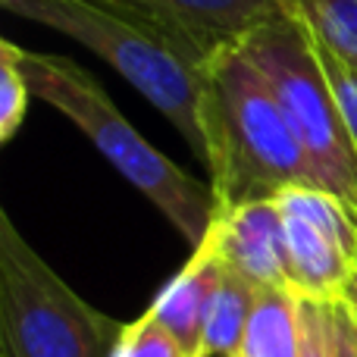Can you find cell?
Returning <instances> with one entry per match:
<instances>
[{
	"instance_id": "cell-1",
	"label": "cell",
	"mask_w": 357,
	"mask_h": 357,
	"mask_svg": "<svg viewBox=\"0 0 357 357\" xmlns=\"http://www.w3.org/2000/svg\"><path fill=\"white\" fill-rule=\"evenodd\" d=\"M197 123L220 210L314 185L276 94L241 44L197 69Z\"/></svg>"
},
{
	"instance_id": "cell-2",
	"label": "cell",
	"mask_w": 357,
	"mask_h": 357,
	"mask_svg": "<svg viewBox=\"0 0 357 357\" xmlns=\"http://www.w3.org/2000/svg\"><path fill=\"white\" fill-rule=\"evenodd\" d=\"M22 69L35 98L63 113L138 195L167 216L191 251H197L220 213L213 188L197 182L151 142H144L135 126L119 113L107 88L75 60L22 50Z\"/></svg>"
},
{
	"instance_id": "cell-3",
	"label": "cell",
	"mask_w": 357,
	"mask_h": 357,
	"mask_svg": "<svg viewBox=\"0 0 357 357\" xmlns=\"http://www.w3.org/2000/svg\"><path fill=\"white\" fill-rule=\"evenodd\" d=\"M6 13L47 25L110 63L144 100L185 138L204 163V135L197 123V69L160 35L107 0H0Z\"/></svg>"
},
{
	"instance_id": "cell-4",
	"label": "cell",
	"mask_w": 357,
	"mask_h": 357,
	"mask_svg": "<svg viewBox=\"0 0 357 357\" xmlns=\"http://www.w3.org/2000/svg\"><path fill=\"white\" fill-rule=\"evenodd\" d=\"M241 47L276 94L307 157L314 185L342 197L357 213V144L323 73L317 38L304 16L291 6V13L260 25Z\"/></svg>"
},
{
	"instance_id": "cell-5",
	"label": "cell",
	"mask_w": 357,
	"mask_h": 357,
	"mask_svg": "<svg viewBox=\"0 0 357 357\" xmlns=\"http://www.w3.org/2000/svg\"><path fill=\"white\" fill-rule=\"evenodd\" d=\"M119 335L0 210V357H113Z\"/></svg>"
},
{
	"instance_id": "cell-6",
	"label": "cell",
	"mask_w": 357,
	"mask_h": 357,
	"mask_svg": "<svg viewBox=\"0 0 357 357\" xmlns=\"http://www.w3.org/2000/svg\"><path fill=\"white\" fill-rule=\"evenodd\" d=\"M285 220L289 276L298 298H345L357 251V213L317 185H295L276 197Z\"/></svg>"
},
{
	"instance_id": "cell-7",
	"label": "cell",
	"mask_w": 357,
	"mask_h": 357,
	"mask_svg": "<svg viewBox=\"0 0 357 357\" xmlns=\"http://www.w3.org/2000/svg\"><path fill=\"white\" fill-rule=\"evenodd\" d=\"M129 13L195 69L245 44L260 25L291 13L285 0H107Z\"/></svg>"
},
{
	"instance_id": "cell-8",
	"label": "cell",
	"mask_w": 357,
	"mask_h": 357,
	"mask_svg": "<svg viewBox=\"0 0 357 357\" xmlns=\"http://www.w3.org/2000/svg\"><path fill=\"white\" fill-rule=\"evenodd\" d=\"M204 241L254 289H291L285 220L276 197L220 210Z\"/></svg>"
},
{
	"instance_id": "cell-9",
	"label": "cell",
	"mask_w": 357,
	"mask_h": 357,
	"mask_svg": "<svg viewBox=\"0 0 357 357\" xmlns=\"http://www.w3.org/2000/svg\"><path fill=\"white\" fill-rule=\"evenodd\" d=\"M222 270H226L222 260L204 241L197 251H191V260L163 285V291L148 307V314L191 357H201L204 326H207V314L216 298V289H220Z\"/></svg>"
},
{
	"instance_id": "cell-10",
	"label": "cell",
	"mask_w": 357,
	"mask_h": 357,
	"mask_svg": "<svg viewBox=\"0 0 357 357\" xmlns=\"http://www.w3.org/2000/svg\"><path fill=\"white\" fill-rule=\"evenodd\" d=\"M298 295L291 289H257L248 329L241 339V357H298Z\"/></svg>"
},
{
	"instance_id": "cell-11",
	"label": "cell",
	"mask_w": 357,
	"mask_h": 357,
	"mask_svg": "<svg viewBox=\"0 0 357 357\" xmlns=\"http://www.w3.org/2000/svg\"><path fill=\"white\" fill-rule=\"evenodd\" d=\"M254 298H257V289L226 266L216 298L210 304L207 326H204L201 357H235L241 351V339H245Z\"/></svg>"
},
{
	"instance_id": "cell-12",
	"label": "cell",
	"mask_w": 357,
	"mask_h": 357,
	"mask_svg": "<svg viewBox=\"0 0 357 357\" xmlns=\"http://www.w3.org/2000/svg\"><path fill=\"white\" fill-rule=\"evenodd\" d=\"M295 10L326 47L357 66V0H310Z\"/></svg>"
},
{
	"instance_id": "cell-13",
	"label": "cell",
	"mask_w": 357,
	"mask_h": 357,
	"mask_svg": "<svg viewBox=\"0 0 357 357\" xmlns=\"http://www.w3.org/2000/svg\"><path fill=\"white\" fill-rule=\"evenodd\" d=\"M22 50L16 41H0V142H13L29 116V104L35 98L22 69Z\"/></svg>"
},
{
	"instance_id": "cell-14",
	"label": "cell",
	"mask_w": 357,
	"mask_h": 357,
	"mask_svg": "<svg viewBox=\"0 0 357 357\" xmlns=\"http://www.w3.org/2000/svg\"><path fill=\"white\" fill-rule=\"evenodd\" d=\"M113 357H191L182 345L144 310V317H138L135 323L123 326Z\"/></svg>"
},
{
	"instance_id": "cell-15",
	"label": "cell",
	"mask_w": 357,
	"mask_h": 357,
	"mask_svg": "<svg viewBox=\"0 0 357 357\" xmlns=\"http://www.w3.org/2000/svg\"><path fill=\"white\" fill-rule=\"evenodd\" d=\"M298 329H301V348H298V357H335L333 301L298 298Z\"/></svg>"
},
{
	"instance_id": "cell-16",
	"label": "cell",
	"mask_w": 357,
	"mask_h": 357,
	"mask_svg": "<svg viewBox=\"0 0 357 357\" xmlns=\"http://www.w3.org/2000/svg\"><path fill=\"white\" fill-rule=\"evenodd\" d=\"M317 54H320L323 73H326L329 85H333V94H335V100H339V110H342V116H345V126H348V132H351V138L357 144V66H351L348 60H342V56L335 54L333 47H326L320 38H317Z\"/></svg>"
},
{
	"instance_id": "cell-17",
	"label": "cell",
	"mask_w": 357,
	"mask_h": 357,
	"mask_svg": "<svg viewBox=\"0 0 357 357\" xmlns=\"http://www.w3.org/2000/svg\"><path fill=\"white\" fill-rule=\"evenodd\" d=\"M333 342L335 357H357V314L345 298L333 301Z\"/></svg>"
},
{
	"instance_id": "cell-18",
	"label": "cell",
	"mask_w": 357,
	"mask_h": 357,
	"mask_svg": "<svg viewBox=\"0 0 357 357\" xmlns=\"http://www.w3.org/2000/svg\"><path fill=\"white\" fill-rule=\"evenodd\" d=\"M345 301L354 307L357 314V251H354V266H351V279H348V289H345Z\"/></svg>"
},
{
	"instance_id": "cell-19",
	"label": "cell",
	"mask_w": 357,
	"mask_h": 357,
	"mask_svg": "<svg viewBox=\"0 0 357 357\" xmlns=\"http://www.w3.org/2000/svg\"><path fill=\"white\" fill-rule=\"evenodd\" d=\"M285 3H291V6H298V3H310V0H285Z\"/></svg>"
},
{
	"instance_id": "cell-20",
	"label": "cell",
	"mask_w": 357,
	"mask_h": 357,
	"mask_svg": "<svg viewBox=\"0 0 357 357\" xmlns=\"http://www.w3.org/2000/svg\"><path fill=\"white\" fill-rule=\"evenodd\" d=\"M235 357H241V354H235Z\"/></svg>"
}]
</instances>
